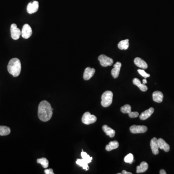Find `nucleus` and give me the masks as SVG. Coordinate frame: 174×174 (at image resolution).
Segmentation results:
<instances>
[{"instance_id":"12","label":"nucleus","mask_w":174,"mask_h":174,"mask_svg":"<svg viewBox=\"0 0 174 174\" xmlns=\"http://www.w3.org/2000/svg\"><path fill=\"white\" fill-rule=\"evenodd\" d=\"M121 66V63L120 62H117L114 65V68L111 70V75L114 78H117L119 76Z\"/></svg>"},{"instance_id":"7","label":"nucleus","mask_w":174,"mask_h":174,"mask_svg":"<svg viewBox=\"0 0 174 174\" xmlns=\"http://www.w3.org/2000/svg\"><path fill=\"white\" fill-rule=\"evenodd\" d=\"M148 128L144 125H133L130 128V132L133 133H144L147 132Z\"/></svg>"},{"instance_id":"9","label":"nucleus","mask_w":174,"mask_h":174,"mask_svg":"<svg viewBox=\"0 0 174 174\" xmlns=\"http://www.w3.org/2000/svg\"><path fill=\"white\" fill-rule=\"evenodd\" d=\"M39 8V3L38 1H33V3H30L28 4L27 10L29 14H33L36 12Z\"/></svg>"},{"instance_id":"15","label":"nucleus","mask_w":174,"mask_h":174,"mask_svg":"<svg viewBox=\"0 0 174 174\" xmlns=\"http://www.w3.org/2000/svg\"><path fill=\"white\" fill-rule=\"evenodd\" d=\"M152 97L154 102L160 103L163 100V95L160 91H155L152 94Z\"/></svg>"},{"instance_id":"4","label":"nucleus","mask_w":174,"mask_h":174,"mask_svg":"<svg viewBox=\"0 0 174 174\" xmlns=\"http://www.w3.org/2000/svg\"><path fill=\"white\" fill-rule=\"evenodd\" d=\"M97 121V118L93 115H91L89 112H87L83 114L82 118V121L86 125L94 123Z\"/></svg>"},{"instance_id":"18","label":"nucleus","mask_w":174,"mask_h":174,"mask_svg":"<svg viewBox=\"0 0 174 174\" xmlns=\"http://www.w3.org/2000/svg\"><path fill=\"white\" fill-rule=\"evenodd\" d=\"M102 129L103 130V132L106 133V135L110 138H114L115 135V131L112 128H110L108 126L106 125H104L103 126Z\"/></svg>"},{"instance_id":"14","label":"nucleus","mask_w":174,"mask_h":174,"mask_svg":"<svg viewBox=\"0 0 174 174\" xmlns=\"http://www.w3.org/2000/svg\"><path fill=\"white\" fill-rule=\"evenodd\" d=\"M154 111V109L153 108H150L146 110L143 112L140 115L139 118L140 120H147L149 117L151 116V115L153 113Z\"/></svg>"},{"instance_id":"1","label":"nucleus","mask_w":174,"mask_h":174,"mask_svg":"<svg viewBox=\"0 0 174 174\" xmlns=\"http://www.w3.org/2000/svg\"><path fill=\"white\" fill-rule=\"evenodd\" d=\"M53 109L49 102L44 100L40 102L38 109V116L40 120L44 122H46L51 120Z\"/></svg>"},{"instance_id":"21","label":"nucleus","mask_w":174,"mask_h":174,"mask_svg":"<svg viewBox=\"0 0 174 174\" xmlns=\"http://www.w3.org/2000/svg\"><path fill=\"white\" fill-rule=\"evenodd\" d=\"M119 146V143L117 141H113L109 142L108 144L107 145L106 147V150L108 151H110L112 150H115L118 148Z\"/></svg>"},{"instance_id":"13","label":"nucleus","mask_w":174,"mask_h":174,"mask_svg":"<svg viewBox=\"0 0 174 174\" xmlns=\"http://www.w3.org/2000/svg\"><path fill=\"white\" fill-rule=\"evenodd\" d=\"M91 162V160H90L85 159H82L77 160L76 161V163L77 165H78L80 166L83 167V168L86 171L88 170L89 167L88 166V163H90Z\"/></svg>"},{"instance_id":"29","label":"nucleus","mask_w":174,"mask_h":174,"mask_svg":"<svg viewBox=\"0 0 174 174\" xmlns=\"http://www.w3.org/2000/svg\"><path fill=\"white\" fill-rule=\"evenodd\" d=\"M129 116L131 118H135L139 116V113L138 112H130V113L128 114Z\"/></svg>"},{"instance_id":"17","label":"nucleus","mask_w":174,"mask_h":174,"mask_svg":"<svg viewBox=\"0 0 174 174\" xmlns=\"http://www.w3.org/2000/svg\"><path fill=\"white\" fill-rule=\"evenodd\" d=\"M134 63L137 66L142 68L143 69H145L148 68V64L145 61L140 58L137 57L135 58Z\"/></svg>"},{"instance_id":"19","label":"nucleus","mask_w":174,"mask_h":174,"mask_svg":"<svg viewBox=\"0 0 174 174\" xmlns=\"http://www.w3.org/2000/svg\"><path fill=\"white\" fill-rule=\"evenodd\" d=\"M133 84L138 86L141 91H147L148 89L147 86H145V84H142L139 79H138L137 78H133Z\"/></svg>"},{"instance_id":"8","label":"nucleus","mask_w":174,"mask_h":174,"mask_svg":"<svg viewBox=\"0 0 174 174\" xmlns=\"http://www.w3.org/2000/svg\"><path fill=\"white\" fill-rule=\"evenodd\" d=\"M32 29L28 24H25L23 26L21 31L22 37L24 39H28L32 35Z\"/></svg>"},{"instance_id":"26","label":"nucleus","mask_w":174,"mask_h":174,"mask_svg":"<svg viewBox=\"0 0 174 174\" xmlns=\"http://www.w3.org/2000/svg\"><path fill=\"white\" fill-rule=\"evenodd\" d=\"M124 160L125 163L132 164L133 161V156L132 153L128 154L124 159Z\"/></svg>"},{"instance_id":"2","label":"nucleus","mask_w":174,"mask_h":174,"mask_svg":"<svg viewBox=\"0 0 174 174\" xmlns=\"http://www.w3.org/2000/svg\"><path fill=\"white\" fill-rule=\"evenodd\" d=\"M8 72L14 77L19 76L21 72V64L20 60L18 58H13L10 60L7 65Z\"/></svg>"},{"instance_id":"23","label":"nucleus","mask_w":174,"mask_h":174,"mask_svg":"<svg viewBox=\"0 0 174 174\" xmlns=\"http://www.w3.org/2000/svg\"><path fill=\"white\" fill-rule=\"evenodd\" d=\"M11 130L8 127L5 126H0V135L5 136L9 135Z\"/></svg>"},{"instance_id":"10","label":"nucleus","mask_w":174,"mask_h":174,"mask_svg":"<svg viewBox=\"0 0 174 174\" xmlns=\"http://www.w3.org/2000/svg\"><path fill=\"white\" fill-rule=\"evenodd\" d=\"M150 147L152 153L154 155H157L159 153V144H158V139L156 138H154L150 141Z\"/></svg>"},{"instance_id":"16","label":"nucleus","mask_w":174,"mask_h":174,"mask_svg":"<svg viewBox=\"0 0 174 174\" xmlns=\"http://www.w3.org/2000/svg\"><path fill=\"white\" fill-rule=\"evenodd\" d=\"M158 144L160 149L163 150L165 152H168L170 150V146L163 139L159 138L158 139Z\"/></svg>"},{"instance_id":"28","label":"nucleus","mask_w":174,"mask_h":174,"mask_svg":"<svg viewBox=\"0 0 174 174\" xmlns=\"http://www.w3.org/2000/svg\"><path fill=\"white\" fill-rule=\"evenodd\" d=\"M138 73H139L141 76H143V77L145 78H148V77H150V74L147 73L144 70L138 69Z\"/></svg>"},{"instance_id":"5","label":"nucleus","mask_w":174,"mask_h":174,"mask_svg":"<svg viewBox=\"0 0 174 174\" xmlns=\"http://www.w3.org/2000/svg\"><path fill=\"white\" fill-rule=\"evenodd\" d=\"M98 60L99 61L100 64L102 66L107 67L111 66L113 63V60L111 58L108 57L105 55H101L98 58Z\"/></svg>"},{"instance_id":"34","label":"nucleus","mask_w":174,"mask_h":174,"mask_svg":"<svg viewBox=\"0 0 174 174\" xmlns=\"http://www.w3.org/2000/svg\"><path fill=\"white\" fill-rule=\"evenodd\" d=\"M122 174V173H118V174Z\"/></svg>"},{"instance_id":"27","label":"nucleus","mask_w":174,"mask_h":174,"mask_svg":"<svg viewBox=\"0 0 174 174\" xmlns=\"http://www.w3.org/2000/svg\"><path fill=\"white\" fill-rule=\"evenodd\" d=\"M81 156L82 159H85L90 160H93V157H90V155L87 154V153L85 152H84L83 150L81 153Z\"/></svg>"},{"instance_id":"20","label":"nucleus","mask_w":174,"mask_h":174,"mask_svg":"<svg viewBox=\"0 0 174 174\" xmlns=\"http://www.w3.org/2000/svg\"><path fill=\"white\" fill-rule=\"evenodd\" d=\"M148 168V164L145 162H142L139 166L136 167V173H144L146 171Z\"/></svg>"},{"instance_id":"31","label":"nucleus","mask_w":174,"mask_h":174,"mask_svg":"<svg viewBox=\"0 0 174 174\" xmlns=\"http://www.w3.org/2000/svg\"><path fill=\"white\" fill-rule=\"evenodd\" d=\"M122 174H132V173L131 172H127L126 171V170H123V171H122Z\"/></svg>"},{"instance_id":"6","label":"nucleus","mask_w":174,"mask_h":174,"mask_svg":"<svg viewBox=\"0 0 174 174\" xmlns=\"http://www.w3.org/2000/svg\"><path fill=\"white\" fill-rule=\"evenodd\" d=\"M11 35L13 39L18 40L19 39L20 36L21 35V31L19 28H18L16 25L15 23H13L11 25Z\"/></svg>"},{"instance_id":"24","label":"nucleus","mask_w":174,"mask_h":174,"mask_svg":"<svg viewBox=\"0 0 174 174\" xmlns=\"http://www.w3.org/2000/svg\"><path fill=\"white\" fill-rule=\"evenodd\" d=\"M37 163H40L44 168H46L48 166V161L46 158H42L37 160Z\"/></svg>"},{"instance_id":"22","label":"nucleus","mask_w":174,"mask_h":174,"mask_svg":"<svg viewBox=\"0 0 174 174\" xmlns=\"http://www.w3.org/2000/svg\"><path fill=\"white\" fill-rule=\"evenodd\" d=\"M118 48L121 50H126L128 49L129 46V39L124 40L121 41L118 44Z\"/></svg>"},{"instance_id":"3","label":"nucleus","mask_w":174,"mask_h":174,"mask_svg":"<svg viewBox=\"0 0 174 174\" xmlns=\"http://www.w3.org/2000/svg\"><path fill=\"white\" fill-rule=\"evenodd\" d=\"M113 93L109 91H105L101 97V105L104 108H106L111 105L113 101Z\"/></svg>"},{"instance_id":"33","label":"nucleus","mask_w":174,"mask_h":174,"mask_svg":"<svg viewBox=\"0 0 174 174\" xmlns=\"http://www.w3.org/2000/svg\"><path fill=\"white\" fill-rule=\"evenodd\" d=\"M143 84H145L147 83V80H146V79H145V78L143 79Z\"/></svg>"},{"instance_id":"32","label":"nucleus","mask_w":174,"mask_h":174,"mask_svg":"<svg viewBox=\"0 0 174 174\" xmlns=\"http://www.w3.org/2000/svg\"><path fill=\"white\" fill-rule=\"evenodd\" d=\"M160 174H166V172H165V170H163V169H162V170H160Z\"/></svg>"},{"instance_id":"30","label":"nucleus","mask_w":174,"mask_h":174,"mask_svg":"<svg viewBox=\"0 0 174 174\" xmlns=\"http://www.w3.org/2000/svg\"><path fill=\"white\" fill-rule=\"evenodd\" d=\"M45 174H54V172L53 171L52 169H46V170H45Z\"/></svg>"},{"instance_id":"25","label":"nucleus","mask_w":174,"mask_h":174,"mask_svg":"<svg viewBox=\"0 0 174 174\" xmlns=\"http://www.w3.org/2000/svg\"><path fill=\"white\" fill-rule=\"evenodd\" d=\"M121 111L124 114H129L131 111V106L129 105H125L121 108Z\"/></svg>"},{"instance_id":"11","label":"nucleus","mask_w":174,"mask_h":174,"mask_svg":"<svg viewBox=\"0 0 174 174\" xmlns=\"http://www.w3.org/2000/svg\"><path fill=\"white\" fill-rule=\"evenodd\" d=\"M95 70L94 68H91L90 67H88L85 70L83 78L85 80H88L91 79L94 75Z\"/></svg>"}]
</instances>
